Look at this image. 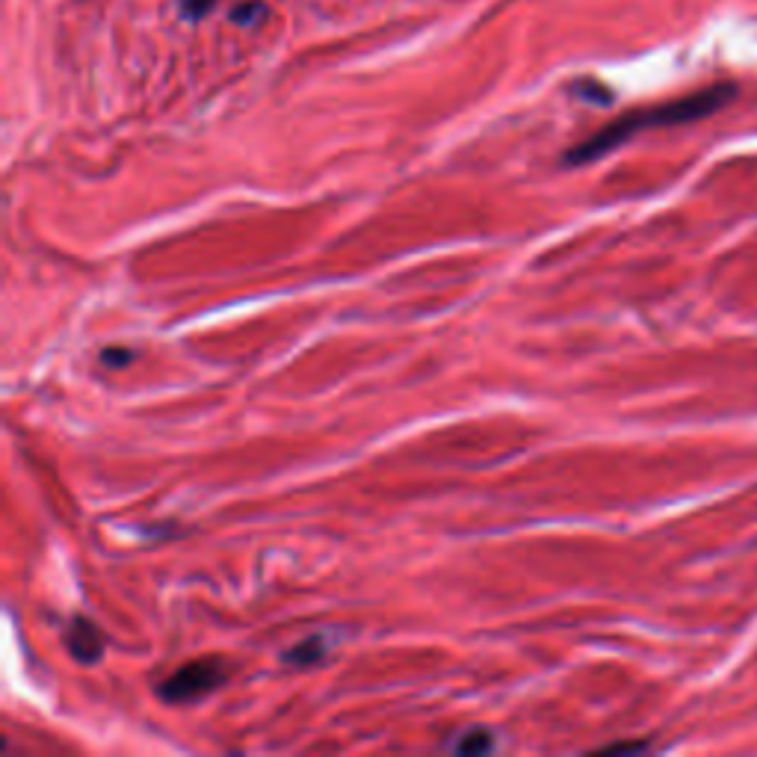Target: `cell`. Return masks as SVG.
Segmentation results:
<instances>
[{"mask_svg": "<svg viewBox=\"0 0 757 757\" xmlns=\"http://www.w3.org/2000/svg\"><path fill=\"white\" fill-rule=\"evenodd\" d=\"M734 98H737V86L734 83H713L707 89H698V93L675 98V101L627 113L622 119H615L613 124H606L604 131L589 136L586 143L572 148V152L565 154V164L580 166L589 164V160H598V157H604V154H610L618 145H625L630 136L651 131V128H675V124H689L698 122V119H707V116L719 113L722 107H728Z\"/></svg>", "mask_w": 757, "mask_h": 757, "instance_id": "obj_1", "label": "cell"}, {"mask_svg": "<svg viewBox=\"0 0 757 757\" xmlns=\"http://www.w3.org/2000/svg\"><path fill=\"white\" fill-rule=\"evenodd\" d=\"M226 677L228 669L223 660H195L166 677L160 684V696L172 705H184V701H195V698L214 693L216 686L226 684Z\"/></svg>", "mask_w": 757, "mask_h": 757, "instance_id": "obj_2", "label": "cell"}, {"mask_svg": "<svg viewBox=\"0 0 757 757\" xmlns=\"http://www.w3.org/2000/svg\"><path fill=\"white\" fill-rule=\"evenodd\" d=\"M69 651L77 663H98L104 657V634L89 618H74L69 627Z\"/></svg>", "mask_w": 757, "mask_h": 757, "instance_id": "obj_3", "label": "cell"}, {"mask_svg": "<svg viewBox=\"0 0 757 757\" xmlns=\"http://www.w3.org/2000/svg\"><path fill=\"white\" fill-rule=\"evenodd\" d=\"M326 651L328 642L323 636H308V639H302L299 645H293L290 651H285L281 660H285L287 665H314L326 657Z\"/></svg>", "mask_w": 757, "mask_h": 757, "instance_id": "obj_4", "label": "cell"}, {"mask_svg": "<svg viewBox=\"0 0 757 757\" xmlns=\"http://www.w3.org/2000/svg\"><path fill=\"white\" fill-rule=\"evenodd\" d=\"M492 748H494L492 734H489V731H482V728L461 734V737L453 743V752H459V755H485V752H492Z\"/></svg>", "mask_w": 757, "mask_h": 757, "instance_id": "obj_5", "label": "cell"}, {"mask_svg": "<svg viewBox=\"0 0 757 757\" xmlns=\"http://www.w3.org/2000/svg\"><path fill=\"white\" fill-rule=\"evenodd\" d=\"M133 359H136V356H133V349H128V347H107L101 352L104 368H113V370L128 368Z\"/></svg>", "mask_w": 757, "mask_h": 757, "instance_id": "obj_6", "label": "cell"}, {"mask_svg": "<svg viewBox=\"0 0 757 757\" xmlns=\"http://www.w3.org/2000/svg\"><path fill=\"white\" fill-rule=\"evenodd\" d=\"M261 19H264V7L257 0H249L243 7H237L235 15H231V21H237V24H257Z\"/></svg>", "mask_w": 757, "mask_h": 757, "instance_id": "obj_7", "label": "cell"}, {"mask_svg": "<svg viewBox=\"0 0 757 757\" xmlns=\"http://www.w3.org/2000/svg\"><path fill=\"white\" fill-rule=\"evenodd\" d=\"M216 0H181V15L190 21H199L205 19L207 12L214 10Z\"/></svg>", "mask_w": 757, "mask_h": 757, "instance_id": "obj_8", "label": "cell"}]
</instances>
